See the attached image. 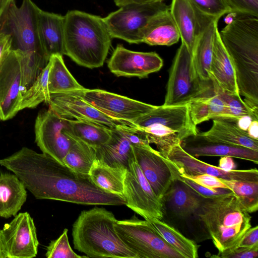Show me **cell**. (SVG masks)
<instances>
[{
  "instance_id": "cell-1",
  "label": "cell",
  "mask_w": 258,
  "mask_h": 258,
  "mask_svg": "<svg viewBox=\"0 0 258 258\" xmlns=\"http://www.w3.org/2000/svg\"><path fill=\"white\" fill-rule=\"evenodd\" d=\"M0 165L15 174L37 199L84 205H125L122 196L97 186L89 175L76 172L44 153L23 147Z\"/></svg>"
},
{
  "instance_id": "cell-2",
  "label": "cell",
  "mask_w": 258,
  "mask_h": 258,
  "mask_svg": "<svg viewBox=\"0 0 258 258\" xmlns=\"http://www.w3.org/2000/svg\"><path fill=\"white\" fill-rule=\"evenodd\" d=\"M39 9L31 0H23L20 7L15 0H8L0 15V33L12 38V49L21 67L24 91L32 84L49 59L38 31Z\"/></svg>"
},
{
  "instance_id": "cell-3",
  "label": "cell",
  "mask_w": 258,
  "mask_h": 258,
  "mask_svg": "<svg viewBox=\"0 0 258 258\" xmlns=\"http://www.w3.org/2000/svg\"><path fill=\"white\" fill-rule=\"evenodd\" d=\"M233 64L240 95L251 108L258 110V25L237 19L219 32Z\"/></svg>"
},
{
  "instance_id": "cell-4",
  "label": "cell",
  "mask_w": 258,
  "mask_h": 258,
  "mask_svg": "<svg viewBox=\"0 0 258 258\" xmlns=\"http://www.w3.org/2000/svg\"><path fill=\"white\" fill-rule=\"evenodd\" d=\"M64 17V55L82 67H102L112 39L103 18L79 10Z\"/></svg>"
},
{
  "instance_id": "cell-5",
  "label": "cell",
  "mask_w": 258,
  "mask_h": 258,
  "mask_svg": "<svg viewBox=\"0 0 258 258\" xmlns=\"http://www.w3.org/2000/svg\"><path fill=\"white\" fill-rule=\"evenodd\" d=\"M113 213L95 207L82 211L74 222L72 236L75 249L95 258H139L117 234Z\"/></svg>"
},
{
  "instance_id": "cell-6",
  "label": "cell",
  "mask_w": 258,
  "mask_h": 258,
  "mask_svg": "<svg viewBox=\"0 0 258 258\" xmlns=\"http://www.w3.org/2000/svg\"><path fill=\"white\" fill-rule=\"evenodd\" d=\"M195 215L219 252L235 247L251 227V216L231 194L205 198Z\"/></svg>"
},
{
  "instance_id": "cell-7",
  "label": "cell",
  "mask_w": 258,
  "mask_h": 258,
  "mask_svg": "<svg viewBox=\"0 0 258 258\" xmlns=\"http://www.w3.org/2000/svg\"><path fill=\"white\" fill-rule=\"evenodd\" d=\"M132 122L144 132L150 144L164 158L173 147L186 138L198 133L190 116L188 103L157 106Z\"/></svg>"
},
{
  "instance_id": "cell-8",
  "label": "cell",
  "mask_w": 258,
  "mask_h": 258,
  "mask_svg": "<svg viewBox=\"0 0 258 258\" xmlns=\"http://www.w3.org/2000/svg\"><path fill=\"white\" fill-rule=\"evenodd\" d=\"M211 87L209 83L198 78L192 63L191 54L181 43L171 65L166 86L163 105H179L207 94Z\"/></svg>"
},
{
  "instance_id": "cell-9",
  "label": "cell",
  "mask_w": 258,
  "mask_h": 258,
  "mask_svg": "<svg viewBox=\"0 0 258 258\" xmlns=\"http://www.w3.org/2000/svg\"><path fill=\"white\" fill-rule=\"evenodd\" d=\"M115 230L139 258H183L154 229L150 221L131 218L117 220Z\"/></svg>"
},
{
  "instance_id": "cell-10",
  "label": "cell",
  "mask_w": 258,
  "mask_h": 258,
  "mask_svg": "<svg viewBox=\"0 0 258 258\" xmlns=\"http://www.w3.org/2000/svg\"><path fill=\"white\" fill-rule=\"evenodd\" d=\"M170 6L163 2L122 6L103 18L112 38L123 40L130 44L142 43L140 32L148 21Z\"/></svg>"
},
{
  "instance_id": "cell-11",
  "label": "cell",
  "mask_w": 258,
  "mask_h": 258,
  "mask_svg": "<svg viewBox=\"0 0 258 258\" xmlns=\"http://www.w3.org/2000/svg\"><path fill=\"white\" fill-rule=\"evenodd\" d=\"M123 196L125 206L145 220L151 221L163 218V203L154 193L135 156L130 160L126 168Z\"/></svg>"
},
{
  "instance_id": "cell-12",
  "label": "cell",
  "mask_w": 258,
  "mask_h": 258,
  "mask_svg": "<svg viewBox=\"0 0 258 258\" xmlns=\"http://www.w3.org/2000/svg\"><path fill=\"white\" fill-rule=\"evenodd\" d=\"M69 123L70 119L59 115L49 108L40 111L35 122L37 145L43 153L62 164L65 156L76 142L68 133Z\"/></svg>"
},
{
  "instance_id": "cell-13",
  "label": "cell",
  "mask_w": 258,
  "mask_h": 258,
  "mask_svg": "<svg viewBox=\"0 0 258 258\" xmlns=\"http://www.w3.org/2000/svg\"><path fill=\"white\" fill-rule=\"evenodd\" d=\"M48 104L49 108L63 117L89 121L111 130L136 125L132 122L109 117L86 101L77 91L51 94Z\"/></svg>"
},
{
  "instance_id": "cell-14",
  "label": "cell",
  "mask_w": 258,
  "mask_h": 258,
  "mask_svg": "<svg viewBox=\"0 0 258 258\" xmlns=\"http://www.w3.org/2000/svg\"><path fill=\"white\" fill-rule=\"evenodd\" d=\"M77 92L86 101L117 120L132 122L157 106L100 89L85 88Z\"/></svg>"
},
{
  "instance_id": "cell-15",
  "label": "cell",
  "mask_w": 258,
  "mask_h": 258,
  "mask_svg": "<svg viewBox=\"0 0 258 258\" xmlns=\"http://www.w3.org/2000/svg\"><path fill=\"white\" fill-rule=\"evenodd\" d=\"M7 258H32L37 255L39 241L33 218L27 212L15 216L1 230Z\"/></svg>"
},
{
  "instance_id": "cell-16",
  "label": "cell",
  "mask_w": 258,
  "mask_h": 258,
  "mask_svg": "<svg viewBox=\"0 0 258 258\" xmlns=\"http://www.w3.org/2000/svg\"><path fill=\"white\" fill-rule=\"evenodd\" d=\"M163 64V59L155 52L133 51L120 44L116 46L107 63L110 71L116 76L140 79L159 71Z\"/></svg>"
},
{
  "instance_id": "cell-17",
  "label": "cell",
  "mask_w": 258,
  "mask_h": 258,
  "mask_svg": "<svg viewBox=\"0 0 258 258\" xmlns=\"http://www.w3.org/2000/svg\"><path fill=\"white\" fill-rule=\"evenodd\" d=\"M167 159L175 166L180 174L195 175L207 174L227 180L258 181L256 168L226 170L205 163L185 152L178 144L169 152Z\"/></svg>"
},
{
  "instance_id": "cell-18",
  "label": "cell",
  "mask_w": 258,
  "mask_h": 258,
  "mask_svg": "<svg viewBox=\"0 0 258 258\" xmlns=\"http://www.w3.org/2000/svg\"><path fill=\"white\" fill-rule=\"evenodd\" d=\"M22 89L19 60L12 49L0 68V121L9 120L20 111Z\"/></svg>"
},
{
  "instance_id": "cell-19",
  "label": "cell",
  "mask_w": 258,
  "mask_h": 258,
  "mask_svg": "<svg viewBox=\"0 0 258 258\" xmlns=\"http://www.w3.org/2000/svg\"><path fill=\"white\" fill-rule=\"evenodd\" d=\"M132 147L135 159L143 173L155 195L162 201L174 180L168 159L150 144Z\"/></svg>"
},
{
  "instance_id": "cell-20",
  "label": "cell",
  "mask_w": 258,
  "mask_h": 258,
  "mask_svg": "<svg viewBox=\"0 0 258 258\" xmlns=\"http://www.w3.org/2000/svg\"><path fill=\"white\" fill-rule=\"evenodd\" d=\"M170 11L181 43L192 55L198 36L211 21L217 19L201 14L189 0H172Z\"/></svg>"
},
{
  "instance_id": "cell-21",
  "label": "cell",
  "mask_w": 258,
  "mask_h": 258,
  "mask_svg": "<svg viewBox=\"0 0 258 258\" xmlns=\"http://www.w3.org/2000/svg\"><path fill=\"white\" fill-rule=\"evenodd\" d=\"M187 153L195 157L201 156L230 157L257 164L258 151L239 146L208 140L198 132L184 139L180 144Z\"/></svg>"
},
{
  "instance_id": "cell-22",
  "label": "cell",
  "mask_w": 258,
  "mask_h": 258,
  "mask_svg": "<svg viewBox=\"0 0 258 258\" xmlns=\"http://www.w3.org/2000/svg\"><path fill=\"white\" fill-rule=\"evenodd\" d=\"M209 75L212 85L224 92L240 95L234 69L220 38L218 27L215 32Z\"/></svg>"
},
{
  "instance_id": "cell-23",
  "label": "cell",
  "mask_w": 258,
  "mask_h": 258,
  "mask_svg": "<svg viewBox=\"0 0 258 258\" xmlns=\"http://www.w3.org/2000/svg\"><path fill=\"white\" fill-rule=\"evenodd\" d=\"M37 27L43 48L49 58L64 55V17L39 9Z\"/></svg>"
},
{
  "instance_id": "cell-24",
  "label": "cell",
  "mask_w": 258,
  "mask_h": 258,
  "mask_svg": "<svg viewBox=\"0 0 258 258\" xmlns=\"http://www.w3.org/2000/svg\"><path fill=\"white\" fill-rule=\"evenodd\" d=\"M142 43L149 45L171 46L178 42L180 35L170 8L153 16L140 32Z\"/></svg>"
},
{
  "instance_id": "cell-25",
  "label": "cell",
  "mask_w": 258,
  "mask_h": 258,
  "mask_svg": "<svg viewBox=\"0 0 258 258\" xmlns=\"http://www.w3.org/2000/svg\"><path fill=\"white\" fill-rule=\"evenodd\" d=\"M205 198L183 182L174 179L162 201L175 215L185 218L196 214Z\"/></svg>"
},
{
  "instance_id": "cell-26",
  "label": "cell",
  "mask_w": 258,
  "mask_h": 258,
  "mask_svg": "<svg viewBox=\"0 0 258 258\" xmlns=\"http://www.w3.org/2000/svg\"><path fill=\"white\" fill-rule=\"evenodd\" d=\"M95 150L96 160L113 167L126 169L130 160L135 156L133 147L122 128L112 130L108 141Z\"/></svg>"
},
{
  "instance_id": "cell-27",
  "label": "cell",
  "mask_w": 258,
  "mask_h": 258,
  "mask_svg": "<svg viewBox=\"0 0 258 258\" xmlns=\"http://www.w3.org/2000/svg\"><path fill=\"white\" fill-rule=\"evenodd\" d=\"M235 119H213L210 129L199 134L211 141L242 146L258 151V140L250 138L245 132L238 127Z\"/></svg>"
},
{
  "instance_id": "cell-28",
  "label": "cell",
  "mask_w": 258,
  "mask_h": 258,
  "mask_svg": "<svg viewBox=\"0 0 258 258\" xmlns=\"http://www.w3.org/2000/svg\"><path fill=\"white\" fill-rule=\"evenodd\" d=\"M23 183L15 174L0 173V217L15 216L27 199Z\"/></svg>"
},
{
  "instance_id": "cell-29",
  "label": "cell",
  "mask_w": 258,
  "mask_h": 258,
  "mask_svg": "<svg viewBox=\"0 0 258 258\" xmlns=\"http://www.w3.org/2000/svg\"><path fill=\"white\" fill-rule=\"evenodd\" d=\"M218 21V19H214L207 25L197 38L192 52L195 72L199 79L205 83L211 81L209 72Z\"/></svg>"
},
{
  "instance_id": "cell-30",
  "label": "cell",
  "mask_w": 258,
  "mask_h": 258,
  "mask_svg": "<svg viewBox=\"0 0 258 258\" xmlns=\"http://www.w3.org/2000/svg\"><path fill=\"white\" fill-rule=\"evenodd\" d=\"M125 171V168L111 167L96 160L89 175L97 186L106 191L123 196Z\"/></svg>"
},
{
  "instance_id": "cell-31",
  "label": "cell",
  "mask_w": 258,
  "mask_h": 258,
  "mask_svg": "<svg viewBox=\"0 0 258 258\" xmlns=\"http://www.w3.org/2000/svg\"><path fill=\"white\" fill-rule=\"evenodd\" d=\"M49 60L51 66L48 75V89L50 94L63 93L84 89L66 66L62 55L53 54Z\"/></svg>"
},
{
  "instance_id": "cell-32",
  "label": "cell",
  "mask_w": 258,
  "mask_h": 258,
  "mask_svg": "<svg viewBox=\"0 0 258 258\" xmlns=\"http://www.w3.org/2000/svg\"><path fill=\"white\" fill-rule=\"evenodd\" d=\"M68 133L76 141L96 148L108 141L111 130L89 121L70 119Z\"/></svg>"
},
{
  "instance_id": "cell-33",
  "label": "cell",
  "mask_w": 258,
  "mask_h": 258,
  "mask_svg": "<svg viewBox=\"0 0 258 258\" xmlns=\"http://www.w3.org/2000/svg\"><path fill=\"white\" fill-rule=\"evenodd\" d=\"M150 222L162 238L183 258L198 257V246L193 241L161 220L156 219Z\"/></svg>"
},
{
  "instance_id": "cell-34",
  "label": "cell",
  "mask_w": 258,
  "mask_h": 258,
  "mask_svg": "<svg viewBox=\"0 0 258 258\" xmlns=\"http://www.w3.org/2000/svg\"><path fill=\"white\" fill-rule=\"evenodd\" d=\"M96 160L95 148L76 141L65 156L63 163L76 172L89 175Z\"/></svg>"
},
{
  "instance_id": "cell-35",
  "label": "cell",
  "mask_w": 258,
  "mask_h": 258,
  "mask_svg": "<svg viewBox=\"0 0 258 258\" xmlns=\"http://www.w3.org/2000/svg\"><path fill=\"white\" fill-rule=\"evenodd\" d=\"M50 66L49 60L32 84L23 93L20 110L34 108L43 102L48 104L50 99L48 83Z\"/></svg>"
},
{
  "instance_id": "cell-36",
  "label": "cell",
  "mask_w": 258,
  "mask_h": 258,
  "mask_svg": "<svg viewBox=\"0 0 258 258\" xmlns=\"http://www.w3.org/2000/svg\"><path fill=\"white\" fill-rule=\"evenodd\" d=\"M231 189L240 206L247 213L258 209V181L227 180L220 178Z\"/></svg>"
},
{
  "instance_id": "cell-37",
  "label": "cell",
  "mask_w": 258,
  "mask_h": 258,
  "mask_svg": "<svg viewBox=\"0 0 258 258\" xmlns=\"http://www.w3.org/2000/svg\"><path fill=\"white\" fill-rule=\"evenodd\" d=\"M212 86L213 92L218 94L226 103L228 111L227 118L235 119L248 115L258 117V110L249 106L240 95L227 93L215 86Z\"/></svg>"
},
{
  "instance_id": "cell-38",
  "label": "cell",
  "mask_w": 258,
  "mask_h": 258,
  "mask_svg": "<svg viewBox=\"0 0 258 258\" xmlns=\"http://www.w3.org/2000/svg\"><path fill=\"white\" fill-rule=\"evenodd\" d=\"M202 15L212 19H220L233 12L229 0H189Z\"/></svg>"
},
{
  "instance_id": "cell-39",
  "label": "cell",
  "mask_w": 258,
  "mask_h": 258,
  "mask_svg": "<svg viewBox=\"0 0 258 258\" xmlns=\"http://www.w3.org/2000/svg\"><path fill=\"white\" fill-rule=\"evenodd\" d=\"M68 230L65 228L56 239L51 241L46 248L45 256L47 258H83L75 252L71 247L68 236Z\"/></svg>"
},
{
  "instance_id": "cell-40",
  "label": "cell",
  "mask_w": 258,
  "mask_h": 258,
  "mask_svg": "<svg viewBox=\"0 0 258 258\" xmlns=\"http://www.w3.org/2000/svg\"><path fill=\"white\" fill-rule=\"evenodd\" d=\"M169 162L174 179H176L183 182L187 186L191 188L196 192L204 198H213L234 194L231 189L227 188H209L201 185L193 181L192 180L180 175L178 170H177L175 166L173 165V164L170 160H169Z\"/></svg>"
},
{
  "instance_id": "cell-41",
  "label": "cell",
  "mask_w": 258,
  "mask_h": 258,
  "mask_svg": "<svg viewBox=\"0 0 258 258\" xmlns=\"http://www.w3.org/2000/svg\"><path fill=\"white\" fill-rule=\"evenodd\" d=\"M208 96L196 98L188 103L190 116L196 126L210 119L207 100Z\"/></svg>"
},
{
  "instance_id": "cell-42",
  "label": "cell",
  "mask_w": 258,
  "mask_h": 258,
  "mask_svg": "<svg viewBox=\"0 0 258 258\" xmlns=\"http://www.w3.org/2000/svg\"><path fill=\"white\" fill-rule=\"evenodd\" d=\"M258 256V246L253 247L235 246L218 252L211 257L219 258H256Z\"/></svg>"
},
{
  "instance_id": "cell-43",
  "label": "cell",
  "mask_w": 258,
  "mask_h": 258,
  "mask_svg": "<svg viewBox=\"0 0 258 258\" xmlns=\"http://www.w3.org/2000/svg\"><path fill=\"white\" fill-rule=\"evenodd\" d=\"M207 100L210 119L228 117L226 103L218 94L213 93L212 95H209Z\"/></svg>"
},
{
  "instance_id": "cell-44",
  "label": "cell",
  "mask_w": 258,
  "mask_h": 258,
  "mask_svg": "<svg viewBox=\"0 0 258 258\" xmlns=\"http://www.w3.org/2000/svg\"><path fill=\"white\" fill-rule=\"evenodd\" d=\"M180 175L207 188H225L229 189L227 185L222 182L220 178L207 174H201L195 175H188L180 174Z\"/></svg>"
},
{
  "instance_id": "cell-45",
  "label": "cell",
  "mask_w": 258,
  "mask_h": 258,
  "mask_svg": "<svg viewBox=\"0 0 258 258\" xmlns=\"http://www.w3.org/2000/svg\"><path fill=\"white\" fill-rule=\"evenodd\" d=\"M233 12L258 15V0H229Z\"/></svg>"
},
{
  "instance_id": "cell-46",
  "label": "cell",
  "mask_w": 258,
  "mask_h": 258,
  "mask_svg": "<svg viewBox=\"0 0 258 258\" xmlns=\"http://www.w3.org/2000/svg\"><path fill=\"white\" fill-rule=\"evenodd\" d=\"M257 246H258V226H256L250 228L235 246L253 247Z\"/></svg>"
},
{
  "instance_id": "cell-47",
  "label": "cell",
  "mask_w": 258,
  "mask_h": 258,
  "mask_svg": "<svg viewBox=\"0 0 258 258\" xmlns=\"http://www.w3.org/2000/svg\"><path fill=\"white\" fill-rule=\"evenodd\" d=\"M12 49V40L11 36L0 33V68Z\"/></svg>"
},
{
  "instance_id": "cell-48",
  "label": "cell",
  "mask_w": 258,
  "mask_h": 258,
  "mask_svg": "<svg viewBox=\"0 0 258 258\" xmlns=\"http://www.w3.org/2000/svg\"><path fill=\"white\" fill-rule=\"evenodd\" d=\"M235 163L230 157H221L219 160V167L226 170H231L234 169Z\"/></svg>"
},
{
  "instance_id": "cell-49",
  "label": "cell",
  "mask_w": 258,
  "mask_h": 258,
  "mask_svg": "<svg viewBox=\"0 0 258 258\" xmlns=\"http://www.w3.org/2000/svg\"><path fill=\"white\" fill-rule=\"evenodd\" d=\"M164 0H114L115 4L120 7L122 6L132 4V3H138V4H145L163 2Z\"/></svg>"
},
{
  "instance_id": "cell-50",
  "label": "cell",
  "mask_w": 258,
  "mask_h": 258,
  "mask_svg": "<svg viewBox=\"0 0 258 258\" xmlns=\"http://www.w3.org/2000/svg\"><path fill=\"white\" fill-rule=\"evenodd\" d=\"M247 134L250 138L258 140V119L251 121L247 128Z\"/></svg>"
},
{
  "instance_id": "cell-51",
  "label": "cell",
  "mask_w": 258,
  "mask_h": 258,
  "mask_svg": "<svg viewBox=\"0 0 258 258\" xmlns=\"http://www.w3.org/2000/svg\"><path fill=\"white\" fill-rule=\"evenodd\" d=\"M0 258H7V255L3 246L1 239V230H0Z\"/></svg>"
},
{
  "instance_id": "cell-52",
  "label": "cell",
  "mask_w": 258,
  "mask_h": 258,
  "mask_svg": "<svg viewBox=\"0 0 258 258\" xmlns=\"http://www.w3.org/2000/svg\"><path fill=\"white\" fill-rule=\"evenodd\" d=\"M8 0H0V15L1 14L3 7L6 4Z\"/></svg>"
}]
</instances>
